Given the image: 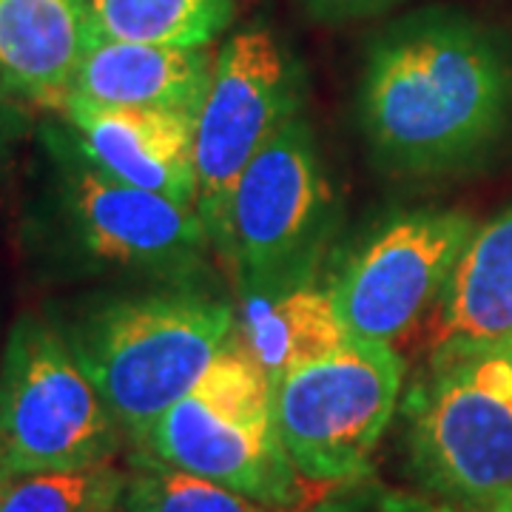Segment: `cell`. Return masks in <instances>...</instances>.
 I'll use <instances>...</instances> for the list:
<instances>
[{
    "mask_svg": "<svg viewBox=\"0 0 512 512\" xmlns=\"http://www.w3.org/2000/svg\"><path fill=\"white\" fill-rule=\"evenodd\" d=\"M94 40L89 0H0V94L66 109Z\"/></svg>",
    "mask_w": 512,
    "mask_h": 512,
    "instance_id": "12",
    "label": "cell"
},
{
    "mask_svg": "<svg viewBox=\"0 0 512 512\" xmlns=\"http://www.w3.org/2000/svg\"><path fill=\"white\" fill-rule=\"evenodd\" d=\"M407 413L421 484L456 510H498L512 484V336L430 356Z\"/></svg>",
    "mask_w": 512,
    "mask_h": 512,
    "instance_id": "3",
    "label": "cell"
},
{
    "mask_svg": "<svg viewBox=\"0 0 512 512\" xmlns=\"http://www.w3.org/2000/svg\"><path fill=\"white\" fill-rule=\"evenodd\" d=\"M12 473H6V470H3V467H0V498H3V495H6V490H9V484H12Z\"/></svg>",
    "mask_w": 512,
    "mask_h": 512,
    "instance_id": "21",
    "label": "cell"
},
{
    "mask_svg": "<svg viewBox=\"0 0 512 512\" xmlns=\"http://www.w3.org/2000/svg\"><path fill=\"white\" fill-rule=\"evenodd\" d=\"M63 171L74 231L94 259L148 274L185 276L214 248L194 205L114 180L83 154L66 160Z\"/></svg>",
    "mask_w": 512,
    "mask_h": 512,
    "instance_id": "10",
    "label": "cell"
},
{
    "mask_svg": "<svg viewBox=\"0 0 512 512\" xmlns=\"http://www.w3.org/2000/svg\"><path fill=\"white\" fill-rule=\"evenodd\" d=\"M214 57L205 46H157L100 37L83 57L72 97L94 106L200 114Z\"/></svg>",
    "mask_w": 512,
    "mask_h": 512,
    "instance_id": "13",
    "label": "cell"
},
{
    "mask_svg": "<svg viewBox=\"0 0 512 512\" xmlns=\"http://www.w3.org/2000/svg\"><path fill=\"white\" fill-rule=\"evenodd\" d=\"M123 436L69 336L18 319L0 365V467L15 478L83 470L117 456Z\"/></svg>",
    "mask_w": 512,
    "mask_h": 512,
    "instance_id": "5",
    "label": "cell"
},
{
    "mask_svg": "<svg viewBox=\"0 0 512 512\" xmlns=\"http://www.w3.org/2000/svg\"><path fill=\"white\" fill-rule=\"evenodd\" d=\"M94 32L157 46H208L234 18V0H89Z\"/></svg>",
    "mask_w": 512,
    "mask_h": 512,
    "instance_id": "16",
    "label": "cell"
},
{
    "mask_svg": "<svg viewBox=\"0 0 512 512\" xmlns=\"http://www.w3.org/2000/svg\"><path fill=\"white\" fill-rule=\"evenodd\" d=\"M0 123H3V120H0Z\"/></svg>",
    "mask_w": 512,
    "mask_h": 512,
    "instance_id": "23",
    "label": "cell"
},
{
    "mask_svg": "<svg viewBox=\"0 0 512 512\" xmlns=\"http://www.w3.org/2000/svg\"><path fill=\"white\" fill-rule=\"evenodd\" d=\"M123 510L126 512H271L254 498L239 495L208 478L191 476L143 450L131 458Z\"/></svg>",
    "mask_w": 512,
    "mask_h": 512,
    "instance_id": "17",
    "label": "cell"
},
{
    "mask_svg": "<svg viewBox=\"0 0 512 512\" xmlns=\"http://www.w3.org/2000/svg\"><path fill=\"white\" fill-rule=\"evenodd\" d=\"M237 333V311L200 288L97 305L66 336L126 439L137 447L185 399Z\"/></svg>",
    "mask_w": 512,
    "mask_h": 512,
    "instance_id": "2",
    "label": "cell"
},
{
    "mask_svg": "<svg viewBox=\"0 0 512 512\" xmlns=\"http://www.w3.org/2000/svg\"><path fill=\"white\" fill-rule=\"evenodd\" d=\"M293 117H299V72L288 49L262 26L237 32L214 57L194 131L197 211L217 251L242 171Z\"/></svg>",
    "mask_w": 512,
    "mask_h": 512,
    "instance_id": "8",
    "label": "cell"
},
{
    "mask_svg": "<svg viewBox=\"0 0 512 512\" xmlns=\"http://www.w3.org/2000/svg\"><path fill=\"white\" fill-rule=\"evenodd\" d=\"M333 222V191L308 120L293 117L242 171L228 202L222 259L239 293L316 279Z\"/></svg>",
    "mask_w": 512,
    "mask_h": 512,
    "instance_id": "7",
    "label": "cell"
},
{
    "mask_svg": "<svg viewBox=\"0 0 512 512\" xmlns=\"http://www.w3.org/2000/svg\"><path fill=\"white\" fill-rule=\"evenodd\" d=\"M308 3L319 15H328V18H356V15L387 9L399 0H308Z\"/></svg>",
    "mask_w": 512,
    "mask_h": 512,
    "instance_id": "20",
    "label": "cell"
},
{
    "mask_svg": "<svg viewBox=\"0 0 512 512\" xmlns=\"http://www.w3.org/2000/svg\"><path fill=\"white\" fill-rule=\"evenodd\" d=\"M495 512H512V484H510V490H507V495H504V501L498 504V510Z\"/></svg>",
    "mask_w": 512,
    "mask_h": 512,
    "instance_id": "22",
    "label": "cell"
},
{
    "mask_svg": "<svg viewBox=\"0 0 512 512\" xmlns=\"http://www.w3.org/2000/svg\"><path fill=\"white\" fill-rule=\"evenodd\" d=\"M237 333L271 384L293 367L339 350L350 339L333 296L328 288L316 285V279L242 293Z\"/></svg>",
    "mask_w": 512,
    "mask_h": 512,
    "instance_id": "15",
    "label": "cell"
},
{
    "mask_svg": "<svg viewBox=\"0 0 512 512\" xmlns=\"http://www.w3.org/2000/svg\"><path fill=\"white\" fill-rule=\"evenodd\" d=\"M402 382L404 362L393 345L350 336L271 384L276 433L296 473L316 484L365 476Z\"/></svg>",
    "mask_w": 512,
    "mask_h": 512,
    "instance_id": "6",
    "label": "cell"
},
{
    "mask_svg": "<svg viewBox=\"0 0 512 512\" xmlns=\"http://www.w3.org/2000/svg\"><path fill=\"white\" fill-rule=\"evenodd\" d=\"M476 220L453 208H421L384 222L330 279L350 336L393 345L444 299Z\"/></svg>",
    "mask_w": 512,
    "mask_h": 512,
    "instance_id": "9",
    "label": "cell"
},
{
    "mask_svg": "<svg viewBox=\"0 0 512 512\" xmlns=\"http://www.w3.org/2000/svg\"><path fill=\"white\" fill-rule=\"evenodd\" d=\"M137 450L271 510H291L305 498V478L296 473L276 433L271 382L239 333L200 384L148 430Z\"/></svg>",
    "mask_w": 512,
    "mask_h": 512,
    "instance_id": "4",
    "label": "cell"
},
{
    "mask_svg": "<svg viewBox=\"0 0 512 512\" xmlns=\"http://www.w3.org/2000/svg\"><path fill=\"white\" fill-rule=\"evenodd\" d=\"M63 114L77 134L80 154L100 171L197 208L194 114L94 106L80 97H72Z\"/></svg>",
    "mask_w": 512,
    "mask_h": 512,
    "instance_id": "11",
    "label": "cell"
},
{
    "mask_svg": "<svg viewBox=\"0 0 512 512\" xmlns=\"http://www.w3.org/2000/svg\"><path fill=\"white\" fill-rule=\"evenodd\" d=\"M128 473L111 461L83 470L12 478L0 512H117L123 507Z\"/></svg>",
    "mask_w": 512,
    "mask_h": 512,
    "instance_id": "18",
    "label": "cell"
},
{
    "mask_svg": "<svg viewBox=\"0 0 512 512\" xmlns=\"http://www.w3.org/2000/svg\"><path fill=\"white\" fill-rule=\"evenodd\" d=\"M512 336V205L478 225L447 293L430 356L493 345Z\"/></svg>",
    "mask_w": 512,
    "mask_h": 512,
    "instance_id": "14",
    "label": "cell"
},
{
    "mask_svg": "<svg viewBox=\"0 0 512 512\" xmlns=\"http://www.w3.org/2000/svg\"><path fill=\"white\" fill-rule=\"evenodd\" d=\"M302 512H458L456 507L424 495L402 493L373 476H356L333 484L328 493Z\"/></svg>",
    "mask_w": 512,
    "mask_h": 512,
    "instance_id": "19",
    "label": "cell"
},
{
    "mask_svg": "<svg viewBox=\"0 0 512 512\" xmlns=\"http://www.w3.org/2000/svg\"><path fill=\"white\" fill-rule=\"evenodd\" d=\"M359 111L376 160L441 174L478 160L512 120V57L478 20L421 12L370 46Z\"/></svg>",
    "mask_w": 512,
    "mask_h": 512,
    "instance_id": "1",
    "label": "cell"
}]
</instances>
